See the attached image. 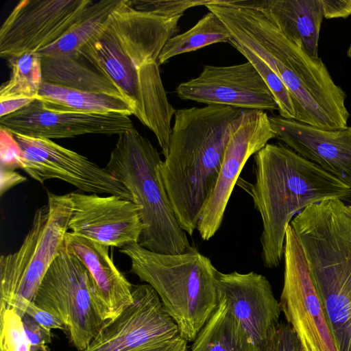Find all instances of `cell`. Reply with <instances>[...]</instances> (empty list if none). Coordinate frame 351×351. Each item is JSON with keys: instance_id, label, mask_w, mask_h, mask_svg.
<instances>
[{"instance_id": "obj_1", "label": "cell", "mask_w": 351, "mask_h": 351, "mask_svg": "<svg viewBox=\"0 0 351 351\" xmlns=\"http://www.w3.org/2000/svg\"><path fill=\"white\" fill-rule=\"evenodd\" d=\"M183 15L160 16L135 9L123 0L105 27L80 55L108 77L133 106L134 115L156 136L163 154L169 148L176 110L160 76L158 57L179 32Z\"/></svg>"}, {"instance_id": "obj_2", "label": "cell", "mask_w": 351, "mask_h": 351, "mask_svg": "<svg viewBox=\"0 0 351 351\" xmlns=\"http://www.w3.org/2000/svg\"><path fill=\"white\" fill-rule=\"evenodd\" d=\"M229 29L232 39L263 60L289 90L295 120L324 130L348 127L347 95L320 57L294 44L244 0H216L205 6Z\"/></svg>"}, {"instance_id": "obj_3", "label": "cell", "mask_w": 351, "mask_h": 351, "mask_svg": "<svg viewBox=\"0 0 351 351\" xmlns=\"http://www.w3.org/2000/svg\"><path fill=\"white\" fill-rule=\"evenodd\" d=\"M244 110L206 105L176 110L162 179L181 228L192 235Z\"/></svg>"}, {"instance_id": "obj_4", "label": "cell", "mask_w": 351, "mask_h": 351, "mask_svg": "<svg viewBox=\"0 0 351 351\" xmlns=\"http://www.w3.org/2000/svg\"><path fill=\"white\" fill-rule=\"evenodd\" d=\"M255 182L237 184L252 197L260 213L261 258L267 268L283 257L287 227L293 217L326 199H351V188L285 144L267 143L254 154Z\"/></svg>"}, {"instance_id": "obj_5", "label": "cell", "mask_w": 351, "mask_h": 351, "mask_svg": "<svg viewBox=\"0 0 351 351\" xmlns=\"http://www.w3.org/2000/svg\"><path fill=\"white\" fill-rule=\"evenodd\" d=\"M131 262L130 271L149 285L178 325L182 337L193 341L218 306V270L195 247L165 254L137 243L120 248Z\"/></svg>"}, {"instance_id": "obj_6", "label": "cell", "mask_w": 351, "mask_h": 351, "mask_svg": "<svg viewBox=\"0 0 351 351\" xmlns=\"http://www.w3.org/2000/svg\"><path fill=\"white\" fill-rule=\"evenodd\" d=\"M159 152L135 128L119 135L106 168L130 191L141 208L145 228L138 244L160 254H180L192 248L179 225L165 189Z\"/></svg>"}, {"instance_id": "obj_7", "label": "cell", "mask_w": 351, "mask_h": 351, "mask_svg": "<svg viewBox=\"0 0 351 351\" xmlns=\"http://www.w3.org/2000/svg\"><path fill=\"white\" fill-rule=\"evenodd\" d=\"M337 351H351V213L328 218L300 239Z\"/></svg>"}, {"instance_id": "obj_8", "label": "cell", "mask_w": 351, "mask_h": 351, "mask_svg": "<svg viewBox=\"0 0 351 351\" xmlns=\"http://www.w3.org/2000/svg\"><path fill=\"white\" fill-rule=\"evenodd\" d=\"M72 212L70 193L47 191V202L36 210L19 248L0 258V308L10 307L25 315L51 265L64 249Z\"/></svg>"}, {"instance_id": "obj_9", "label": "cell", "mask_w": 351, "mask_h": 351, "mask_svg": "<svg viewBox=\"0 0 351 351\" xmlns=\"http://www.w3.org/2000/svg\"><path fill=\"white\" fill-rule=\"evenodd\" d=\"M33 302L61 321L69 343L78 351L89 346L106 322L87 269L65 246L45 275Z\"/></svg>"}, {"instance_id": "obj_10", "label": "cell", "mask_w": 351, "mask_h": 351, "mask_svg": "<svg viewBox=\"0 0 351 351\" xmlns=\"http://www.w3.org/2000/svg\"><path fill=\"white\" fill-rule=\"evenodd\" d=\"M132 298L83 351H189L188 341L149 285H133Z\"/></svg>"}, {"instance_id": "obj_11", "label": "cell", "mask_w": 351, "mask_h": 351, "mask_svg": "<svg viewBox=\"0 0 351 351\" xmlns=\"http://www.w3.org/2000/svg\"><path fill=\"white\" fill-rule=\"evenodd\" d=\"M280 305L304 351H337L302 244L289 224L284 245Z\"/></svg>"}, {"instance_id": "obj_12", "label": "cell", "mask_w": 351, "mask_h": 351, "mask_svg": "<svg viewBox=\"0 0 351 351\" xmlns=\"http://www.w3.org/2000/svg\"><path fill=\"white\" fill-rule=\"evenodd\" d=\"M13 136L22 153L21 169L39 183L58 179L86 193L113 195L132 201L130 191L106 167L86 156L51 139Z\"/></svg>"}, {"instance_id": "obj_13", "label": "cell", "mask_w": 351, "mask_h": 351, "mask_svg": "<svg viewBox=\"0 0 351 351\" xmlns=\"http://www.w3.org/2000/svg\"><path fill=\"white\" fill-rule=\"evenodd\" d=\"M91 0H21L0 28V56L38 52L62 38Z\"/></svg>"}, {"instance_id": "obj_14", "label": "cell", "mask_w": 351, "mask_h": 351, "mask_svg": "<svg viewBox=\"0 0 351 351\" xmlns=\"http://www.w3.org/2000/svg\"><path fill=\"white\" fill-rule=\"evenodd\" d=\"M276 138L269 117L258 110H244L227 144L215 186L200 215L197 230L204 241L220 228L226 206L241 170L250 157Z\"/></svg>"}, {"instance_id": "obj_15", "label": "cell", "mask_w": 351, "mask_h": 351, "mask_svg": "<svg viewBox=\"0 0 351 351\" xmlns=\"http://www.w3.org/2000/svg\"><path fill=\"white\" fill-rule=\"evenodd\" d=\"M182 99L242 110L278 111L272 92L254 65H205L199 75L176 89Z\"/></svg>"}, {"instance_id": "obj_16", "label": "cell", "mask_w": 351, "mask_h": 351, "mask_svg": "<svg viewBox=\"0 0 351 351\" xmlns=\"http://www.w3.org/2000/svg\"><path fill=\"white\" fill-rule=\"evenodd\" d=\"M73 212L69 229L106 246L121 248L138 243L145 228L141 208L131 200L110 195L70 193Z\"/></svg>"}, {"instance_id": "obj_17", "label": "cell", "mask_w": 351, "mask_h": 351, "mask_svg": "<svg viewBox=\"0 0 351 351\" xmlns=\"http://www.w3.org/2000/svg\"><path fill=\"white\" fill-rule=\"evenodd\" d=\"M0 127L13 134L51 140L88 134L119 135L134 128L125 114L55 112L44 108L38 99L0 117Z\"/></svg>"}, {"instance_id": "obj_18", "label": "cell", "mask_w": 351, "mask_h": 351, "mask_svg": "<svg viewBox=\"0 0 351 351\" xmlns=\"http://www.w3.org/2000/svg\"><path fill=\"white\" fill-rule=\"evenodd\" d=\"M217 289L218 298L225 300L260 350L276 329L282 312L270 282L254 271H218Z\"/></svg>"}, {"instance_id": "obj_19", "label": "cell", "mask_w": 351, "mask_h": 351, "mask_svg": "<svg viewBox=\"0 0 351 351\" xmlns=\"http://www.w3.org/2000/svg\"><path fill=\"white\" fill-rule=\"evenodd\" d=\"M269 121L278 139L351 188V126L328 130L280 115Z\"/></svg>"}, {"instance_id": "obj_20", "label": "cell", "mask_w": 351, "mask_h": 351, "mask_svg": "<svg viewBox=\"0 0 351 351\" xmlns=\"http://www.w3.org/2000/svg\"><path fill=\"white\" fill-rule=\"evenodd\" d=\"M65 249L85 265L100 314L105 322L117 317L132 302L133 285L115 266L108 246L67 232Z\"/></svg>"}, {"instance_id": "obj_21", "label": "cell", "mask_w": 351, "mask_h": 351, "mask_svg": "<svg viewBox=\"0 0 351 351\" xmlns=\"http://www.w3.org/2000/svg\"><path fill=\"white\" fill-rule=\"evenodd\" d=\"M260 10L282 34L313 57L319 56L324 14L321 0H244Z\"/></svg>"}, {"instance_id": "obj_22", "label": "cell", "mask_w": 351, "mask_h": 351, "mask_svg": "<svg viewBox=\"0 0 351 351\" xmlns=\"http://www.w3.org/2000/svg\"><path fill=\"white\" fill-rule=\"evenodd\" d=\"M46 109L61 112L118 113L134 115L125 97L82 91L43 82L38 98Z\"/></svg>"}, {"instance_id": "obj_23", "label": "cell", "mask_w": 351, "mask_h": 351, "mask_svg": "<svg viewBox=\"0 0 351 351\" xmlns=\"http://www.w3.org/2000/svg\"><path fill=\"white\" fill-rule=\"evenodd\" d=\"M41 57L44 82L77 90L125 97L108 77L84 64L81 60L82 58Z\"/></svg>"}, {"instance_id": "obj_24", "label": "cell", "mask_w": 351, "mask_h": 351, "mask_svg": "<svg viewBox=\"0 0 351 351\" xmlns=\"http://www.w3.org/2000/svg\"><path fill=\"white\" fill-rule=\"evenodd\" d=\"M218 302L193 341L191 351H259L225 300L218 298Z\"/></svg>"}, {"instance_id": "obj_25", "label": "cell", "mask_w": 351, "mask_h": 351, "mask_svg": "<svg viewBox=\"0 0 351 351\" xmlns=\"http://www.w3.org/2000/svg\"><path fill=\"white\" fill-rule=\"evenodd\" d=\"M122 1H93L62 38L38 53L41 56L81 58L80 51L82 48L105 27Z\"/></svg>"}, {"instance_id": "obj_26", "label": "cell", "mask_w": 351, "mask_h": 351, "mask_svg": "<svg viewBox=\"0 0 351 351\" xmlns=\"http://www.w3.org/2000/svg\"><path fill=\"white\" fill-rule=\"evenodd\" d=\"M231 38L232 35L224 23L209 11L191 28L178 34L166 43L158 57L159 65L182 53L216 43H230Z\"/></svg>"}, {"instance_id": "obj_27", "label": "cell", "mask_w": 351, "mask_h": 351, "mask_svg": "<svg viewBox=\"0 0 351 351\" xmlns=\"http://www.w3.org/2000/svg\"><path fill=\"white\" fill-rule=\"evenodd\" d=\"M41 58L38 52L30 51L8 60L11 73L1 86L0 101L38 98L43 83Z\"/></svg>"}, {"instance_id": "obj_28", "label": "cell", "mask_w": 351, "mask_h": 351, "mask_svg": "<svg viewBox=\"0 0 351 351\" xmlns=\"http://www.w3.org/2000/svg\"><path fill=\"white\" fill-rule=\"evenodd\" d=\"M247 61L251 62L272 92L278 106L279 115L289 119H295V112L289 90L278 75L260 58L233 39L229 43Z\"/></svg>"}, {"instance_id": "obj_29", "label": "cell", "mask_w": 351, "mask_h": 351, "mask_svg": "<svg viewBox=\"0 0 351 351\" xmlns=\"http://www.w3.org/2000/svg\"><path fill=\"white\" fill-rule=\"evenodd\" d=\"M0 351H32L22 317L10 307L0 308Z\"/></svg>"}, {"instance_id": "obj_30", "label": "cell", "mask_w": 351, "mask_h": 351, "mask_svg": "<svg viewBox=\"0 0 351 351\" xmlns=\"http://www.w3.org/2000/svg\"><path fill=\"white\" fill-rule=\"evenodd\" d=\"M136 10L149 12L160 16H174L183 15L186 10L206 5L213 0H130Z\"/></svg>"}, {"instance_id": "obj_31", "label": "cell", "mask_w": 351, "mask_h": 351, "mask_svg": "<svg viewBox=\"0 0 351 351\" xmlns=\"http://www.w3.org/2000/svg\"><path fill=\"white\" fill-rule=\"evenodd\" d=\"M259 351H304L291 326L280 322L276 329Z\"/></svg>"}, {"instance_id": "obj_32", "label": "cell", "mask_w": 351, "mask_h": 351, "mask_svg": "<svg viewBox=\"0 0 351 351\" xmlns=\"http://www.w3.org/2000/svg\"><path fill=\"white\" fill-rule=\"evenodd\" d=\"M21 150L13 134L0 127L1 168L8 170L21 169Z\"/></svg>"}, {"instance_id": "obj_33", "label": "cell", "mask_w": 351, "mask_h": 351, "mask_svg": "<svg viewBox=\"0 0 351 351\" xmlns=\"http://www.w3.org/2000/svg\"><path fill=\"white\" fill-rule=\"evenodd\" d=\"M22 319L32 351H51L48 344L51 342V331L27 314L22 317Z\"/></svg>"}, {"instance_id": "obj_34", "label": "cell", "mask_w": 351, "mask_h": 351, "mask_svg": "<svg viewBox=\"0 0 351 351\" xmlns=\"http://www.w3.org/2000/svg\"><path fill=\"white\" fill-rule=\"evenodd\" d=\"M25 314L29 315L37 323L49 330L58 329L64 331V326L56 316L41 308L34 302L27 305Z\"/></svg>"}, {"instance_id": "obj_35", "label": "cell", "mask_w": 351, "mask_h": 351, "mask_svg": "<svg viewBox=\"0 0 351 351\" xmlns=\"http://www.w3.org/2000/svg\"><path fill=\"white\" fill-rule=\"evenodd\" d=\"M324 18L346 19L351 16V0H321Z\"/></svg>"}, {"instance_id": "obj_36", "label": "cell", "mask_w": 351, "mask_h": 351, "mask_svg": "<svg viewBox=\"0 0 351 351\" xmlns=\"http://www.w3.org/2000/svg\"><path fill=\"white\" fill-rule=\"evenodd\" d=\"M34 100L29 98H17L0 101V117L14 113L30 104Z\"/></svg>"}, {"instance_id": "obj_37", "label": "cell", "mask_w": 351, "mask_h": 351, "mask_svg": "<svg viewBox=\"0 0 351 351\" xmlns=\"http://www.w3.org/2000/svg\"><path fill=\"white\" fill-rule=\"evenodd\" d=\"M26 180V178L20 175L14 170L1 168V195L12 186Z\"/></svg>"}, {"instance_id": "obj_38", "label": "cell", "mask_w": 351, "mask_h": 351, "mask_svg": "<svg viewBox=\"0 0 351 351\" xmlns=\"http://www.w3.org/2000/svg\"><path fill=\"white\" fill-rule=\"evenodd\" d=\"M347 56L351 60V42L346 51Z\"/></svg>"}]
</instances>
